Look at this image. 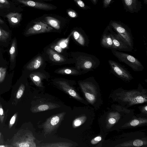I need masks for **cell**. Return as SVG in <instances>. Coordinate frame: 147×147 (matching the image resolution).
I'll list each match as a JSON object with an SVG mask.
<instances>
[{"instance_id":"1","label":"cell","mask_w":147,"mask_h":147,"mask_svg":"<svg viewBox=\"0 0 147 147\" xmlns=\"http://www.w3.org/2000/svg\"><path fill=\"white\" fill-rule=\"evenodd\" d=\"M134 111V109L127 108L118 104L111 105L98 117L100 131L107 135L114 130L120 131V127L132 118Z\"/></svg>"},{"instance_id":"2","label":"cell","mask_w":147,"mask_h":147,"mask_svg":"<svg viewBox=\"0 0 147 147\" xmlns=\"http://www.w3.org/2000/svg\"><path fill=\"white\" fill-rule=\"evenodd\" d=\"M109 98L113 102L129 109L136 105L147 103V89L140 84L135 89L127 90L119 88L111 92Z\"/></svg>"},{"instance_id":"3","label":"cell","mask_w":147,"mask_h":147,"mask_svg":"<svg viewBox=\"0 0 147 147\" xmlns=\"http://www.w3.org/2000/svg\"><path fill=\"white\" fill-rule=\"evenodd\" d=\"M147 147V136L141 131L123 133L105 140L102 147Z\"/></svg>"},{"instance_id":"4","label":"cell","mask_w":147,"mask_h":147,"mask_svg":"<svg viewBox=\"0 0 147 147\" xmlns=\"http://www.w3.org/2000/svg\"><path fill=\"white\" fill-rule=\"evenodd\" d=\"M79 85L89 104L93 107L95 110L99 109L103 101L99 85L94 77L80 82Z\"/></svg>"},{"instance_id":"5","label":"cell","mask_w":147,"mask_h":147,"mask_svg":"<svg viewBox=\"0 0 147 147\" xmlns=\"http://www.w3.org/2000/svg\"><path fill=\"white\" fill-rule=\"evenodd\" d=\"M35 138L31 132L25 130H20L13 138L10 147H35Z\"/></svg>"},{"instance_id":"6","label":"cell","mask_w":147,"mask_h":147,"mask_svg":"<svg viewBox=\"0 0 147 147\" xmlns=\"http://www.w3.org/2000/svg\"><path fill=\"white\" fill-rule=\"evenodd\" d=\"M113 54L118 60L123 62L130 67L135 71H140L143 70L144 68L140 62L134 56L116 50L111 49Z\"/></svg>"},{"instance_id":"7","label":"cell","mask_w":147,"mask_h":147,"mask_svg":"<svg viewBox=\"0 0 147 147\" xmlns=\"http://www.w3.org/2000/svg\"><path fill=\"white\" fill-rule=\"evenodd\" d=\"M109 25L119 35L125 43L133 49V38L129 28L124 24L116 21H111Z\"/></svg>"},{"instance_id":"8","label":"cell","mask_w":147,"mask_h":147,"mask_svg":"<svg viewBox=\"0 0 147 147\" xmlns=\"http://www.w3.org/2000/svg\"><path fill=\"white\" fill-rule=\"evenodd\" d=\"M81 56L78 65L79 69L87 71H94L100 64L99 59L94 55L86 54Z\"/></svg>"},{"instance_id":"9","label":"cell","mask_w":147,"mask_h":147,"mask_svg":"<svg viewBox=\"0 0 147 147\" xmlns=\"http://www.w3.org/2000/svg\"><path fill=\"white\" fill-rule=\"evenodd\" d=\"M108 62L112 73L117 77L127 82L134 78L130 72L118 63L111 60H109Z\"/></svg>"},{"instance_id":"10","label":"cell","mask_w":147,"mask_h":147,"mask_svg":"<svg viewBox=\"0 0 147 147\" xmlns=\"http://www.w3.org/2000/svg\"><path fill=\"white\" fill-rule=\"evenodd\" d=\"M65 113L63 112L54 115L46 121L42 125L45 134H50L58 126Z\"/></svg>"},{"instance_id":"11","label":"cell","mask_w":147,"mask_h":147,"mask_svg":"<svg viewBox=\"0 0 147 147\" xmlns=\"http://www.w3.org/2000/svg\"><path fill=\"white\" fill-rule=\"evenodd\" d=\"M109 30L112 39L113 46L112 49L119 51L131 52L133 50L126 44L117 33L109 25L108 26Z\"/></svg>"},{"instance_id":"12","label":"cell","mask_w":147,"mask_h":147,"mask_svg":"<svg viewBox=\"0 0 147 147\" xmlns=\"http://www.w3.org/2000/svg\"><path fill=\"white\" fill-rule=\"evenodd\" d=\"M147 125V117L141 116L138 114H134L132 118L120 128L122 129L134 128Z\"/></svg>"},{"instance_id":"13","label":"cell","mask_w":147,"mask_h":147,"mask_svg":"<svg viewBox=\"0 0 147 147\" xmlns=\"http://www.w3.org/2000/svg\"><path fill=\"white\" fill-rule=\"evenodd\" d=\"M53 28L41 22H38L26 31L25 34L29 35L48 32L51 31Z\"/></svg>"},{"instance_id":"14","label":"cell","mask_w":147,"mask_h":147,"mask_svg":"<svg viewBox=\"0 0 147 147\" xmlns=\"http://www.w3.org/2000/svg\"><path fill=\"white\" fill-rule=\"evenodd\" d=\"M24 5L34 8L45 10L55 9L57 7L50 4L29 0H17Z\"/></svg>"},{"instance_id":"15","label":"cell","mask_w":147,"mask_h":147,"mask_svg":"<svg viewBox=\"0 0 147 147\" xmlns=\"http://www.w3.org/2000/svg\"><path fill=\"white\" fill-rule=\"evenodd\" d=\"M60 87L66 93L74 98L81 101L86 105L88 104V102L86 101L82 97L78 94L75 90L71 87L66 82L64 81H59L57 82Z\"/></svg>"},{"instance_id":"16","label":"cell","mask_w":147,"mask_h":147,"mask_svg":"<svg viewBox=\"0 0 147 147\" xmlns=\"http://www.w3.org/2000/svg\"><path fill=\"white\" fill-rule=\"evenodd\" d=\"M124 8L127 11L137 13L142 8L141 2L138 0H122Z\"/></svg>"},{"instance_id":"17","label":"cell","mask_w":147,"mask_h":147,"mask_svg":"<svg viewBox=\"0 0 147 147\" xmlns=\"http://www.w3.org/2000/svg\"><path fill=\"white\" fill-rule=\"evenodd\" d=\"M100 44L103 48L112 49L113 42L108 26L104 31L100 39Z\"/></svg>"},{"instance_id":"18","label":"cell","mask_w":147,"mask_h":147,"mask_svg":"<svg viewBox=\"0 0 147 147\" xmlns=\"http://www.w3.org/2000/svg\"><path fill=\"white\" fill-rule=\"evenodd\" d=\"M107 135L101 131L98 134L93 135L89 140L90 146L92 147H102V143Z\"/></svg>"},{"instance_id":"19","label":"cell","mask_w":147,"mask_h":147,"mask_svg":"<svg viewBox=\"0 0 147 147\" xmlns=\"http://www.w3.org/2000/svg\"><path fill=\"white\" fill-rule=\"evenodd\" d=\"M30 76L32 81L36 86L40 87H43L42 81L45 78L44 74L39 72H36L31 74Z\"/></svg>"},{"instance_id":"20","label":"cell","mask_w":147,"mask_h":147,"mask_svg":"<svg viewBox=\"0 0 147 147\" xmlns=\"http://www.w3.org/2000/svg\"><path fill=\"white\" fill-rule=\"evenodd\" d=\"M5 16L10 24L13 25H16L20 22L22 18V14L18 13L11 12Z\"/></svg>"},{"instance_id":"21","label":"cell","mask_w":147,"mask_h":147,"mask_svg":"<svg viewBox=\"0 0 147 147\" xmlns=\"http://www.w3.org/2000/svg\"><path fill=\"white\" fill-rule=\"evenodd\" d=\"M43 59L41 57L38 56L30 63L27 66V69L32 70L38 68L43 63Z\"/></svg>"},{"instance_id":"22","label":"cell","mask_w":147,"mask_h":147,"mask_svg":"<svg viewBox=\"0 0 147 147\" xmlns=\"http://www.w3.org/2000/svg\"><path fill=\"white\" fill-rule=\"evenodd\" d=\"M47 53L50 59L53 61L62 62L65 61V59L63 57L55 52L51 49H49Z\"/></svg>"},{"instance_id":"23","label":"cell","mask_w":147,"mask_h":147,"mask_svg":"<svg viewBox=\"0 0 147 147\" xmlns=\"http://www.w3.org/2000/svg\"><path fill=\"white\" fill-rule=\"evenodd\" d=\"M73 144L69 143L59 142L53 143H46L40 144V147H70Z\"/></svg>"},{"instance_id":"24","label":"cell","mask_w":147,"mask_h":147,"mask_svg":"<svg viewBox=\"0 0 147 147\" xmlns=\"http://www.w3.org/2000/svg\"><path fill=\"white\" fill-rule=\"evenodd\" d=\"M72 33L74 38L81 45L84 46L88 42L87 40L80 33L74 31Z\"/></svg>"},{"instance_id":"25","label":"cell","mask_w":147,"mask_h":147,"mask_svg":"<svg viewBox=\"0 0 147 147\" xmlns=\"http://www.w3.org/2000/svg\"><path fill=\"white\" fill-rule=\"evenodd\" d=\"M55 106V105H52L42 104L38 106H36L33 107L31 111L34 113H37L54 109Z\"/></svg>"},{"instance_id":"26","label":"cell","mask_w":147,"mask_h":147,"mask_svg":"<svg viewBox=\"0 0 147 147\" xmlns=\"http://www.w3.org/2000/svg\"><path fill=\"white\" fill-rule=\"evenodd\" d=\"M46 22L49 25L56 29H60V23L56 19L51 17L47 16L45 18Z\"/></svg>"},{"instance_id":"27","label":"cell","mask_w":147,"mask_h":147,"mask_svg":"<svg viewBox=\"0 0 147 147\" xmlns=\"http://www.w3.org/2000/svg\"><path fill=\"white\" fill-rule=\"evenodd\" d=\"M57 73L63 74L76 75L79 73V72L73 69L63 68L59 70Z\"/></svg>"},{"instance_id":"28","label":"cell","mask_w":147,"mask_h":147,"mask_svg":"<svg viewBox=\"0 0 147 147\" xmlns=\"http://www.w3.org/2000/svg\"><path fill=\"white\" fill-rule=\"evenodd\" d=\"M16 40H13L11 45L10 48L9 53L10 55V59L11 62L14 61L16 56Z\"/></svg>"},{"instance_id":"29","label":"cell","mask_w":147,"mask_h":147,"mask_svg":"<svg viewBox=\"0 0 147 147\" xmlns=\"http://www.w3.org/2000/svg\"><path fill=\"white\" fill-rule=\"evenodd\" d=\"M138 109L140 111L138 115L143 117H147V104L146 103L144 105L138 106Z\"/></svg>"},{"instance_id":"30","label":"cell","mask_w":147,"mask_h":147,"mask_svg":"<svg viewBox=\"0 0 147 147\" xmlns=\"http://www.w3.org/2000/svg\"><path fill=\"white\" fill-rule=\"evenodd\" d=\"M25 88V86L23 84L21 85L16 94V98L17 99L20 98L24 93Z\"/></svg>"},{"instance_id":"31","label":"cell","mask_w":147,"mask_h":147,"mask_svg":"<svg viewBox=\"0 0 147 147\" xmlns=\"http://www.w3.org/2000/svg\"><path fill=\"white\" fill-rule=\"evenodd\" d=\"M9 36V33L8 32L0 28V40H5Z\"/></svg>"},{"instance_id":"32","label":"cell","mask_w":147,"mask_h":147,"mask_svg":"<svg viewBox=\"0 0 147 147\" xmlns=\"http://www.w3.org/2000/svg\"><path fill=\"white\" fill-rule=\"evenodd\" d=\"M71 34L67 38L64 39L59 42L58 43V45H59V46L63 48H66L67 45L70 37Z\"/></svg>"},{"instance_id":"33","label":"cell","mask_w":147,"mask_h":147,"mask_svg":"<svg viewBox=\"0 0 147 147\" xmlns=\"http://www.w3.org/2000/svg\"><path fill=\"white\" fill-rule=\"evenodd\" d=\"M6 72V68L0 67V82H2L4 80Z\"/></svg>"},{"instance_id":"34","label":"cell","mask_w":147,"mask_h":147,"mask_svg":"<svg viewBox=\"0 0 147 147\" xmlns=\"http://www.w3.org/2000/svg\"><path fill=\"white\" fill-rule=\"evenodd\" d=\"M77 4L80 7L84 9H87L88 7H87L82 0H74Z\"/></svg>"},{"instance_id":"35","label":"cell","mask_w":147,"mask_h":147,"mask_svg":"<svg viewBox=\"0 0 147 147\" xmlns=\"http://www.w3.org/2000/svg\"><path fill=\"white\" fill-rule=\"evenodd\" d=\"M5 116V112L2 105L0 102V122L2 123L4 121Z\"/></svg>"},{"instance_id":"36","label":"cell","mask_w":147,"mask_h":147,"mask_svg":"<svg viewBox=\"0 0 147 147\" xmlns=\"http://www.w3.org/2000/svg\"><path fill=\"white\" fill-rule=\"evenodd\" d=\"M17 116V113H16L11 118L9 123V127L11 128L15 122Z\"/></svg>"},{"instance_id":"37","label":"cell","mask_w":147,"mask_h":147,"mask_svg":"<svg viewBox=\"0 0 147 147\" xmlns=\"http://www.w3.org/2000/svg\"><path fill=\"white\" fill-rule=\"evenodd\" d=\"M67 12L68 15L71 18H76L78 16L77 13L73 10H68Z\"/></svg>"},{"instance_id":"38","label":"cell","mask_w":147,"mask_h":147,"mask_svg":"<svg viewBox=\"0 0 147 147\" xmlns=\"http://www.w3.org/2000/svg\"><path fill=\"white\" fill-rule=\"evenodd\" d=\"M51 47L59 53L61 52L62 51V48L59 45H53Z\"/></svg>"},{"instance_id":"39","label":"cell","mask_w":147,"mask_h":147,"mask_svg":"<svg viewBox=\"0 0 147 147\" xmlns=\"http://www.w3.org/2000/svg\"><path fill=\"white\" fill-rule=\"evenodd\" d=\"M112 0H103V6L104 8L107 7L110 5Z\"/></svg>"},{"instance_id":"40","label":"cell","mask_w":147,"mask_h":147,"mask_svg":"<svg viewBox=\"0 0 147 147\" xmlns=\"http://www.w3.org/2000/svg\"><path fill=\"white\" fill-rule=\"evenodd\" d=\"M0 3L5 5L9 4V2L7 0H0Z\"/></svg>"},{"instance_id":"41","label":"cell","mask_w":147,"mask_h":147,"mask_svg":"<svg viewBox=\"0 0 147 147\" xmlns=\"http://www.w3.org/2000/svg\"><path fill=\"white\" fill-rule=\"evenodd\" d=\"M3 144V138L1 133L0 132V144Z\"/></svg>"},{"instance_id":"42","label":"cell","mask_w":147,"mask_h":147,"mask_svg":"<svg viewBox=\"0 0 147 147\" xmlns=\"http://www.w3.org/2000/svg\"><path fill=\"white\" fill-rule=\"evenodd\" d=\"M10 147L9 145H4L3 144H0V147Z\"/></svg>"},{"instance_id":"43","label":"cell","mask_w":147,"mask_h":147,"mask_svg":"<svg viewBox=\"0 0 147 147\" xmlns=\"http://www.w3.org/2000/svg\"><path fill=\"white\" fill-rule=\"evenodd\" d=\"M92 3H93V4L95 5L96 4L97 0H91Z\"/></svg>"},{"instance_id":"44","label":"cell","mask_w":147,"mask_h":147,"mask_svg":"<svg viewBox=\"0 0 147 147\" xmlns=\"http://www.w3.org/2000/svg\"><path fill=\"white\" fill-rule=\"evenodd\" d=\"M4 23V22L0 18V23L3 24Z\"/></svg>"},{"instance_id":"45","label":"cell","mask_w":147,"mask_h":147,"mask_svg":"<svg viewBox=\"0 0 147 147\" xmlns=\"http://www.w3.org/2000/svg\"><path fill=\"white\" fill-rule=\"evenodd\" d=\"M143 1H144V3L146 4L147 3V0H143Z\"/></svg>"},{"instance_id":"46","label":"cell","mask_w":147,"mask_h":147,"mask_svg":"<svg viewBox=\"0 0 147 147\" xmlns=\"http://www.w3.org/2000/svg\"><path fill=\"white\" fill-rule=\"evenodd\" d=\"M3 7V5L0 4V8H2Z\"/></svg>"}]
</instances>
